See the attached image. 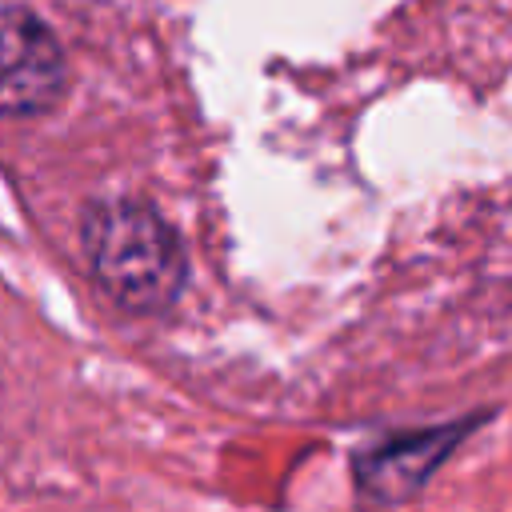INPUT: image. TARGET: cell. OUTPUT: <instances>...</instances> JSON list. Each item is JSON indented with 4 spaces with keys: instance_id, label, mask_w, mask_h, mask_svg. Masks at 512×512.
Masks as SVG:
<instances>
[{
    "instance_id": "7a4b0ae2",
    "label": "cell",
    "mask_w": 512,
    "mask_h": 512,
    "mask_svg": "<svg viewBox=\"0 0 512 512\" xmlns=\"http://www.w3.org/2000/svg\"><path fill=\"white\" fill-rule=\"evenodd\" d=\"M64 84L56 36L20 4L0 0V116L44 112Z\"/></svg>"
},
{
    "instance_id": "6da1fadb",
    "label": "cell",
    "mask_w": 512,
    "mask_h": 512,
    "mask_svg": "<svg viewBox=\"0 0 512 512\" xmlns=\"http://www.w3.org/2000/svg\"><path fill=\"white\" fill-rule=\"evenodd\" d=\"M84 252L96 280L132 312H164L184 288L176 232L140 200H108L84 220Z\"/></svg>"
}]
</instances>
